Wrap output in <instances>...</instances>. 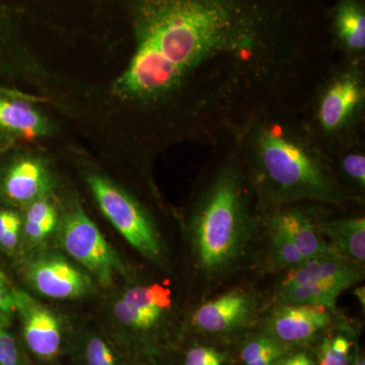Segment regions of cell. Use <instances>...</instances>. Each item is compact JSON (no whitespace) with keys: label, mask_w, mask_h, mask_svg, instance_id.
<instances>
[{"label":"cell","mask_w":365,"mask_h":365,"mask_svg":"<svg viewBox=\"0 0 365 365\" xmlns=\"http://www.w3.org/2000/svg\"><path fill=\"white\" fill-rule=\"evenodd\" d=\"M326 0H135L118 97L215 146L272 110L302 111L336 59Z\"/></svg>","instance_id":"obj_1"},{"label":"cell","mask_w":365,"mask_h":365,"mask_svg":"<svg viewBox=\"0 0 365 365\" xmlns=\"http://www.w3.org/2000/svg\"><path fill=\"white\" fill-rule=\"evenodd\" d=\"M237 139L261 213L302 202L337 209L361 204L341 187L299 111L261 113Z\"/></svg>","instance_id":"obj_2"},{"label":"cell","mask_w":365,"mask_h":365,"mask_svg":"<svg viewBox=\"0 0 365 365\" xmlns=\"http://www.w3.org/2000/svg\"><path fill=\"white\" fill-rule=\"evenodd\" d=\"M212 148L215 155L192 206L189 235L197 270L207 282H218L248 256L260 211L237 137Z\"/></svg>","instance_id":"obj_3"},{"label":"cell","mask_w":365,"mask_h":365,"mask_svg":"<svg viewBox=\"0 0 365 365\" xmlns=\"http://www.w3.org/2000/svg\"><path fill=\"white\" fill-rule=\"evenodd\" d=\"M327 155L364 139L365 63L336 58L300 111Z\"/></svg>","instance_id":"obj_4"},{"label":"cell","mask_w":365,"mask_h":365,"mask_svg":"<svg viewBox=\"0 0 365 365\" xmlns=\"http://www.w3.org/2000/svg\"><path fill=\"white\" fill-rule=\"evenodd\" d=\"M88 181L103 213L118 232L144 258L165 266L169 262L168 250L148 211L104 177L91 175Z\"/></svg>","instance_id":"obj_5"},{"label":"cell","mask_w":365,"mask_h":365,"mask_svg":"<svg viewBox=\"0 0 365 365\" xmlns=\"http://www.w3.org/2000/svg\"><path fill=\"white\" fill-rule=\"evenodd\" d=\"M60 242L66 253L90 271L102 287H111L116 276L124 273L116 251L81 206H71L62 218Z\"/></svg>","instance_id":"obj_6"},{"label":"cell","mask_w":365,"mask_h":365,"mask_svg":"<svg viewBox=\"0 0 365 365\" xmlns=\"http://www.w3.org/2000/svg\"><path fill=\"white\" fill-rule=\"evenodd\" d=\"M258 297L252 290L237 287L197 307L192 323L208 334H228L244 328L258 313Z\"/></svg>","instance_id":"obj_7"},{"label":"cell","mask_w":365,"mask_h":365,"mask_svg":"<svg viewBox=\"0 0 365 365\" xmlns=\"http://www.w3.org/2000/svg\"><path fill=\"white\" fill-rule=\"evenodd\" d=\"M173 309L170 290L163 285H134L113 306L117 321L129 330L148 332L158 328Z\"/></svg>","instance_id":"obj_8"},{"label":"cell","mask_w":365,"mask_h":365,"mask_svg":"<svg viewBox=\"0 0 365 365\" xmlns=\"http://www.w3.org/2000/svg\"><path fill=\"white\" fill-rule=\"evenodd\" d=\"M321 205L313 202L289 204L264 213L268 215L269 222L280 227L290 237L307 260L337 254L319 232L318 210Z\"/></svg>","instance_id":"obj_9"},{"label":"cell","mask_w":365,"mask_h":365,"mask_svg":"<svg viewBox=\"0 0 365 365\" xmlns=\"http://www.w3.org/2000/svg\"><path fill=\"white\" fill-rule=\"evenodd\" d=\"M13 304L20 314L24 339L29 349L42 359L56 356L62 343L58 317L21 290L13 292Z\"/></svg>","instance_id":"obj_10"},{"label":"cell","mask_w":365,"mask_h":365,"mask_svg":"<svg viewBox=\"0 0 365 365\" xmlns=\"http://www.w3.org/2000/svg\"><path fill=\"white\" fill-rule=\"evenodd\" d=\"M26 277L37 292L56 299H78L91 292V281L62 257H39L26 269Z\"/></svg>","instance_id":"obj_11"},{"label":"cell","mask_w":365,"mask_h":365,"mask_svg":"<svg viewBox=\"0 0 365 365\" xmlns=\"http://www.w3.org/2000/svg\"><path fill=\"white\" fill-rule=\"evenodd\" d=\"M328 29L336 58L365 63V0H335Z\"/></svg>","instance_id":"obj_12"},{"label":"cell","mask_w":365,"mask_h":365,"mask_svg":"<svg viewBox=\"0 0 365 365\" xmlns=\"http://www.w3.org/2000/svg\"><path fill=\"white\" fill-rule=\"evenodd\" d=\"M268 327L274 339L284 343H302L325 330L332 322L334 309L304 304H276Z\"/></svg>","instance_id":"obj_13"},{"label":"cell","mask_w":365,"mask_h":365,"mask_svg":"<svg viewBox=\"0 0 365 365\" xmlns=\"http://www.w3.org/2000/svg\"><path fill=\"white\" fill-rule=\"evenodd\" d=\"M364 278V267L335 254L307 259L299 267L288 271L280 285L332 283L347 290L359 284Z\"/></svg>","instance_id":"obj_14"},{"label":"cell","mask_w":365,"mask_h":365,"mask_svg":"<svg viewBox=\"0 0 365 365\" xmlns=\"http://www.w3.org/2000/svg\"><path fill=\"white\" fill-rule=\"evenodd\" d=\"M318 227L329 245L340 257L364 267L365 220L364 216L325 220L319 215Z\"/></svg>","instance_id":"obj_15"},{"label":"cell","mask_w":365,"mask_h":365,"mask_svg":"<svg viewBox=\"0 0 365 365\" xmlns=\"http://www.w3.org/2000/svg\"><path fill=\"white\" fill-rule=\"evenodd\" d=\"M50 188V177L44 165L35 160H24L9 170L4 191L11 200L32 203L42 198Z\"/></svg>","instance_id":"obj_16"},{"label":"cell","mask_w":365,"mask_h":365,"mask_svg":"<svg viewBox=\"0 0 365 365\" xmlns=\"http://www.w3.org/2000/svg\"><path fill=\"white\" fill-rule=\"evenodd\" d=\"M334 175L343 189L364 202L365 197V140L328 155Z\"/></svg>","instance_id":"obj_17"},{"label":"cell","mask_w":365,"mask_h":365,"mask_svg":"<svg viewBox=\"0 0 365 365\" xmlns=\"http://www.w3.org/2000/svg\"><path fill=\"white\" fill-rule=\"evenodd\" d=\"M345 288L332 283H302L279 285L276 290V304H304L335 309L336 302Z\"/></svg>","instance_id":"obj_18"},{"label":"cell","mask_w":365,"mask_h":365,"mask_svg":"<svg viewBox=\"0 0 365 365\" xmlns=\"http://www.w3.org/2000/svg\"><path fill=\"white\" fill-rule=\"evenodd\" d=\"M0 127L29 136L44 135L48 124L39 113L21 102L0 98Z\"/></svg>","instance_id":"obj_19"},{"label":"cell","mask_w":365,"mask_h":365,"mask_svg":"<svg viewBox=\"0 0 365 365\" xmlns=\"http://www.w3.org/2000/svg\"><path fill=\"white\" fill-rule=\"evenodd\" d=\"M270 227V261L274 267L294 270L304 263V258L294 242L280 227L269 222Z\"/></svg>","instance_id":"obj_20"},{"label":"cell","mask_w":365,"mask_h":365,"mask_svg":"<svg viewBox=\"0 0 365 365\" xmlns=\"http://www.w3.org/2000/svg\"><path fill=\"white\" fill-rule=\"evenodd\" d=\"M282 350L272 336L260 335L249 340L242 348L241 359L245 365H276Z\"/></svg>","instance_id":"obj_21"},{"label":"cell","mask_w":365,"mask_h":365,"mask_svg":"<svg viewBox=\"0 0 365 365\" xmlns=\"http://www.w3.org/2000/svg\"><path fill=\"white\" fill-rule=\"evenodd\" d=\"M86 365H122L121 356L111 341L101 335H91L83 347Z\"/></svg>","instance_id":"obj_22"},{"label":"cell","mask_w":365,"mask_h":365,"mask_svg":"<svg viewBox=\"0 0 365 365\" xmlns=\"http://www.w3.org/2000/svg\"><path fill=\"white\" fill-rule=\"evenodd\" d=\"M352 346L344 335L324 338L319 348V365H349Z\"/></svg>","instance_id":"obj_23"},{"label":"cell","mask_w":365,"mask_h":365,"mask_svg":"<svg viewBox=\"0 0 365 365\" xmlns=\"http://www.w3.org/2000/svg\"><path fill=\"white\" fill-rule=\"evenodd\" d=\"M0 365H24L16 340L0 321Z\"/></svg>","instance_id":"obj_24"},{"label":"cell","mask_w":365,"mask_h":365,"mask_svg":"<svg viewBox=\"0 0 365 365\" xmlns=\"http://www.w3.org/2000/svg\"><path fill=\"white\" fill-rule=\"evenodd\" d=\"M58 225V213L54 212L48 215L40 222H26L25 232L26 237L34 242L44 241L48 235L52 234L53 230Z\"/></svg>","instance_id":"obj_25"},{"label":"cell","mask_w":365,"mask_h":365,"mask_svg":"<svg viewBox=\"0 0 365 365\" xmlns=\"http://www.w3.org/2000/svg\"><path fill=\"white\" fill-rule=\"evenodd\" d=\"M223 356L210 347L191 348L185 357V365H222Z\"/></svg>","instance_id":"obj_26"},{"label":"cell","mask_w":365,"mask_h":365,"mask_svg":"<svg viewBox=\"0 0 365 365\" xmlns=\"http://www.w3.org/2000/svg\"><path fill=\"white\" fill-rule=\"evenodd\" d=\"M21 227V222H19L7 230L6 235L2 237L1 241H0L2 248L7 250V251H11V250L16 248V245H18L19 237H20Z\"/></svg>","instance_id":"obj_27"},{"label":"cell","mask_w":365,"mask_h":365,"mask_svg":"<svg viewBox=\"0 0 365 365\" xmlns=\"http://www.w3.org/2000/svg\"><path fill=\"white\" fill-rule=\"evenodd\" d=\"M19 222H21V220L16 213L11 211H0V241L7 230Z\"/></svg>","instance_id":"obj_28"},{"label":"cell","mask_w":365,"mask_h":365,"mask_svg":"<svg viewBox=\"0 0 365 365\" xmlns=\"http://www.w3.org/2000/svg\"><path fill=\"white\" fill-rule=\"evenodd\" d=\"M0 309L4 312H11L14 309L13 292H7L1 273H0Z\"/></svg>","instance_id":"obj_29"},{"label":"cell","mask_w":365,"mask_h":365,"mask_svg":"<svg viewBox=\"0 0 365 365\" xmlns=\"http://www.w3.org/2000/svg\"><path fill=\"white\" fill-rule=\"evenodd\" d=\"M280 365H314L313 360L306 353H297L287 359H283Z\"/></svg>","instance_id":"obj_30"},{"label":"cell","mask_w":365,"mask_h":365,"mask_svg":"<svg viewBox=\"0 0 365 365\" xmlns=\"http://www.w3.org/2000/svg\"><path fill=\"white\" fill-rule=\"evenodd\" d=\"M354 294L356 295L359 299L360 304H362V307H365V290L364 287H357L354 289Z\"/></svg>","instance_id":"obj_31"},{"label":"cell","mask_w":365,"mask_h":365,"mask_svg":"<svg viewBox=\"0 0 365 365\" xmlns=\"http://www.w3.org/2000/svg\"><path fill=\"white\" fill-rule=\"evenodd\" d=\"M353 365H365L364 359L359 354L355 355L354 364Z\"/></svg>","instance_id":"obj_32"}]
</instances>
